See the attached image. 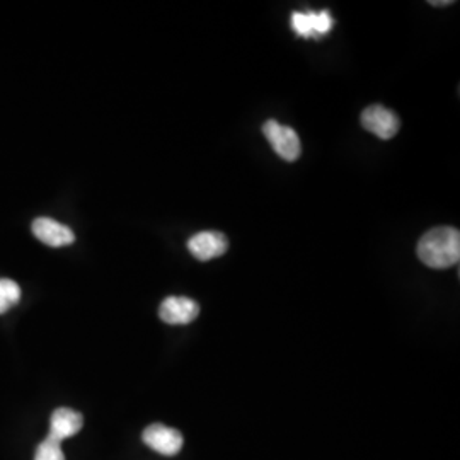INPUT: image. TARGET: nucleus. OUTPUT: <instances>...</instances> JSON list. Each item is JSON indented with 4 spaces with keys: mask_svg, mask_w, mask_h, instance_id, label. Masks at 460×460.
I'll list each match as a JSON object with an SVG mask.
<instances>
[{
    "mask_svg": "<svg viewBox=\"0 0 460 460\" xmlns=\"http://www.w3.org/2000/svg\"><path fill=\"white\" fill-rule=\"evenodd\" d=\"M418 258L433 270H447L460 261V232L454 227H435L418 243Z\"/></svg>",
    "mask_w": 460,
    "mask_h": 460,
    "instance_id": "f257e3e1",
    "label": "nucleus"
},
{
    "mask_svg": "<svg viewBox=\"0 0 460 460\" xmlns=\"http://www.w3.org/2000/svg\"><path fill=\"white\" fill-rule=\"evenodd\" d=\"M199 314V305L190 296H167L159 307V317L165 324L181 326L193 323Z\"/></svg>",
    "mask_w": 460,
    "mask_h": 460,
    "instance_id": "39448f33",
    "label": "nucleus"
},
{
    "mask_svg": "<svg viewBox=\"0 0 460 460\" xmlns=\"http://www.w3.org/2000/svg\"><path fill=\"white\" fill-rule=\"evenodd\" d=\"M21 300V288L14 279H0V314H5Z\"/></svg>",
    "mask_w": 460,
    "mask_h": 460,
    "instance_id": "9d476101",
    "label": "nucleus"
},
{
    "mask_svg": "<svg viewBox=\"0 0 460 460\" xmlns=\"http://www.w3.org/2000/svg\"><path fill=\"white\" fill-rule=\"evenodd\" d=\"M264 137L271 144L273 150L279 154V157L287 163H294L300 157L302 146L300 138L294 128L279 125L277 119H268L263 127Z\"/></svg>",
    "mask_w": 460,
    "mask_h": 460,
    "instance_id": "f03ea898",
    "label": "nucleus"
},
{
    "mask_svg": "<svg viewBox=\"0 0 460 460\" xmlns=\"http://www.w3.org/2000/svg\"><path fill=\"white\" fill-rule=\"evenodd\" d=\"M33 235L43 244L49 247H64L70 246L75 241L74 232L68 229L64 224L47 218V217H40L36 218L31 226Z\"/></svg>",
    "mask_w": 460,
    "mask_h": 460,
    "instance_id": "6e6552de",
    "label": "nucleus"
},
{
    "mask_svg": "<svg viewBox=\"0 0 460 460\" xmlns=\"http://www.w3.org/2000/svg\"><path fill=\"white\" fill-rule=\"evenodd\" d=\"M431 5H450L452 4V0H442V2H429Z\"/></svg>",
    "mask_w": 460,
    "mask_h": 460,
    "instance_id": "f8f14e48",
    "label": "nucleus"
},
{
    "mask_svg": "<svg viewBox=\"0 0 460 460\" xmlns=\"http://www.w3.org/2000/svg\"><path fill=\"white\" fill-rule=\"evenodd\" d=\"M227 237L220 232H199L188 241V249L198 261H210L227 252Z\"/></svg>",
    "mask_w": 460,
    "mask_h": 460,
    "instance_id": "0eeeda50",
    "label": "nucleus"
},
{
    "mask_svg": "<svg viewBox=\"0 0 460 460\" xmlns=\"http://www.w3.org/2000/svg\"><path fill=\"white\" fill-rule=\"evenodd\" d=\"M292 30L300 38H317L328 34L332 26L334 19L329 14V11H305V13H294L290 19Z\"/></svg>",
    "mask_w": 460,
    "mask_h": 460,
    "instance_id": "423d86ee",
    "label": "nucleus"
},
{
    "mask_svg": "<svg viewBox=\"0 0 460 460\" xmlns=\"http://www.w3.org/2000/svg\"><path fill=\"white\" fill-rule=\"evenodd\" d=\"M362 125L367 132L374 133L378 138L391 140L399 132L401 121L394 111L385 106L372 104L362 113Z\"/></svg>",
    "mask_w": 460,
    "mask_h": 460,
    "instance_id": "7ed1b4c3",
    "label": "nucleus"
},
{
    "mask_svg": "<svg viewBox=\"0 0 460 460\" xmlns=\"http://www.w3.org/2000/svg\"><path fill=\"white\" fill-rule=\"evenodd\" d=\"M34 460H66L62 444L47 437L41 444L38 445V448L34 452Z\"/></svg>",
    "mask_w": 460,
    "mask_h": 460,
    "instance_id": "9b49d317",
    "label": "nucleus"
},
{
    "mask_svg": "<svg viewBox=\"0 0 460 460\" xmlns=\"http://www.w3.org/2000/svg\"><path fill=\"white\" fill-rule=\"evenodd\" d=\"M142 440L148 448H152L154 452L165 456V457H172V456L180 454L182 444H184L182 435L178 429L164 427V425H150L146 428Z\"/></svg>",
    "mask_w": 460,
    "mask_h": 460,
    "instance_id": "20e7f679",
    "label": "nucleus"
},
{
    "mask_svg": "<svg viewBox=\"0 0 460 460\" xmlns=\"http://www.w3.org/2000/svg\"><path fill=\"white\" fill-rule=\"evenodd\" d=\"M84 425V418L81 412L74 411L70 408H58L51 414L49 420V438L62 444L66 438L77 435Z\"/></svg>",
    "mask_w": 460,
    "mask_h": 460,
    "instance_id": "1a4fd4ad",
    "label": "nucleus"
}]
</instances>
